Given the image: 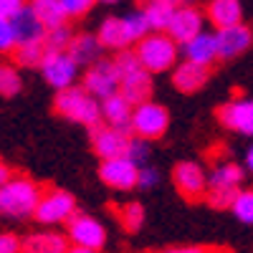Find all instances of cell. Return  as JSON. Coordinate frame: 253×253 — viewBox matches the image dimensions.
<instances>
[{"label": "cell", "instance_id": "obj_1", "mask_svg": "<svg viewBox=\"0 0 253 253\" xmlns=\"http://www.w3.org/2000/svg\"><path fill=\"white\" fill-rule=\"evenodd\" d=\"M41 195H43V187L36 185L31 177L13 175L0 187V218H13V220L33 218Z\"/></svg>", "mask_w": 253, "mask_h": 253}, {"label": "cell", "instance_id": "obj_2", "mask_svg": "<svg viewBox=\"0 0 253 253\" xmlns=\"http://www.w3.org/2000/svg\"><path fill=\"white\" fill-rule=\"evenodd\" d=\"M53 109L69 122H76V124H84L94 129L104 122L101 117V99H96L91 91H86L84 86H66L61 89L53 99Z\"/></svg>", "mask_w": 253, "mask_h": 253}, {"label": "cell", "instance_id": "obj_3", "mask_svg": "<svg viewBox=\"0 0 253 253\" xmlns=\"http://www.w3.org/2000/svg\"><path fill=\"white\" fill-rule=\"evenodd\" d=\"M134 53L150 74H165L177 66L180 43L167 31H152L134 43Z\"/></svg>", "mask_w": 253, "mask_h": 253}, {"label": "cell", "instance_id": "obj_4", "mask_svg": "<svg viewBox=\"0 0 253 253\" xmlns=\"http://www.w3.org/2000/svg\"><path fill=\"white\" fill-rule=\"evenodd\" d=\"M114 66L119 71V94H124L132 104H142L147 99H152V76L137 58L134 51L124 48V51H117L114 56Z\"/></svg>", "mask_w": 253, "mask_h": 253}, {"label": "cell", "instance_id": "obj_5", "mask_svg": "<svg viewBox=\"0 0 253 253\" xmlns=\"http://www.w3.org/2000/svg\"><path fill=\"white\" fill-rule=\"evenodd\" d=\"M243 180H246V167H241L238 162L215 165L213 170L208 172L205 200L218 210H228L230 203L236 200V195L243 190Z\"/></svg>", "mask_w": 253, "mask_h": 253}, {"label": "cell", "instance_id": "obj_6", "mask_svg": "<svg viewBox=\"0 0 253 253\" xmlns=\"http://www.w3.org/2000/svg\"><path fill=\"white\" fill-rule=\"evenodd\" d=\"M76 213V198L69 193V190H58V187H51V190H43V195L38 200V208L33 213V220L41 223V225H66L69 218Z\"/></svg>", "mask_w": 253, "mask_h": 253}, {"label": "cell", "instance_id": "obj_7", "mask_svg": "<svg viewBox=\"0 0 253 253\" xmlns=\"http://www.w3.org/2000/svg\"><path fill=\"white\" fill-rule=\"evenodd\" d=\"M167 126H170V112L162 104L147 99L142 104H134L132 112V134L144 137V139H160Z\"/></svg>", "mask_w": 253, "mask_h": 253}, {"label": "cell", "instance_id": "obj_8", "mask_svg": "<svg viewBox=\"0 0 253 253\" xmlns=\"http://www.w3.org/2000/svg\"><path fill=\"white\" fill-rule=\"evenodd\" d=\"M41 74H43L46 84L53 86L56 91L74 86L79 79V61L69 51H48L46 58L41 61Z\"/></svg>", "mask_w": 253, "mask_h": 253}, {"label": "cell", "instance_id": "obj_9", "mask_svg": "<svg viewBox=\"0 0 253 253\" xmlns=\"http://www.w3.org/2000/svg\"><path fill=\"white\" fill-rule=\"evenodd\" d=\"M84 89L91 91L96 99H109L119 91V71L114 58H99L89 63L84 71Z\"/></svg>", "mask_w": 253, "mask_h": 253}, {"label": "cell", "instance_id": "obj_10", "mask_svg": "<svg viewBox=\"0 0 253 253\" xmlns=\"http://www.w3.org/2000/svg\"><path fill=\"white\" fill-rule=\"evenodd\" d=\"M66 236L71 243L76 246H89V248H96L101 251L104 246H107V228H104V223L89 213H76L69 218L66 223Z\"/></svg>", "mask_w": 253, "mask_h": 253}, {"label": "cell", "instance_id": "obj_11", "mask_svg": "<svg viewBox=\"0 0 253 253\" xmlns=\"http://www.w3.org/2000/svg\"><path fill=\"white\" fill-rule=\"evenodd\" d=\"M137 177H139V165L132 162L126 155L112 157V160H101V165H99V180L112 190H119V193L134 190Z\"/></svg>", "mask_w": 253, "mask_h": 253}, {"label": "cell", "instance_id": "obj_12", "mask_svg": "<svg viewBox=\"0 0 253 253\" xmlns=\"http://www.w3.org/2000/svg\"><path fill=\"white\" fill-rule=\"evenodd\" d=\"M172 182L182 198L200 200L208 193V170L195 160H182L172 170Z\"/></svg>", "mask_w": 253, "mask_h": 253}, {"label": "cell", "instance_id": "obj_13", "mask_svg": "<svg viewBox=\"0 0 253 253\" xmlns=\"http://www.w3.org/2000/svg\"><path fill=\"white\" fill-rule=\"evenodd\" d=\"M129 139H132V132L117 129L112 124H99L91 129V150L99 160L122 157V155H126Z\"/></svg>", "mask_w": 253, "mask_h": 253}, {"label": "cell", "instance_id": "obj_14", "mask_svg": "<svg viewBox=\"0 0 253 253\" xmlns=\"http://www.w3.org/2000/svg\"><path fill=\"white\" fill-rule=\"evenodd\" d=\"M218 119L225 129L253 137V99L241 96V99L225 101L218 109Z\"/></svg>", "mask_w": 253, "mask_h": 253}, {"label": "cell", "instance_id": "obj_15", "mask_svg": "<svg viewBox=\"0 0 253 253\" xmlns=\"http://www.w3.org/2000/svg\"><path fill=\"white\" fill-rule=\"evenodd\" d=\"M205 20H208V18H205V10L190 5V3L177 5V8H175V15H172V20H170V28H167V33H170L177 43L182 46L185 41L195 38L200 31H205Z\"/></svg>", "mask_w": 253, "mask_h": 253}, {"label": "cell", "instance_id": "obj_16", "mask_svg": "<svg viewBox=\"0 0 253 253\" xmlns=\"http://www.w3.org/2000/svg\"><path fill=\"white\" fill-rule=\"evenodd\" d=\"M218 33V51H220V58H238L243 56L251 43H253V31L243 23H236V26H228V28H220L215 31Z\"/></svg>", "mask_w": 253, "mask_h": 253}, {"label": "cell", "instance_id": "obj_17", "mask_svg": "<svg viewBox=\"0 0 253 253\" xmlns=\"http://www.w3.org/2000/svg\"><path fill=\"white\" fill-rule=\"evenodd\" d=\"M210 79V66H203V63L195 61H180L172 69V86L182 94H195L200 91Z\"/></svg>", "mask_w": 253, "mask_h": 253}, {"label": "cell", "instance_id": "obj_18", "mask_svg": "<svg viewBox=\"0 0 253 253\" xmlns=\"http://www.w3.org/2000/svg\"><path fill=\"white\" fill-rule=\"evenodd\" d=\"M182 56L187 61H195V63H203V66H213L215 58H220V51H218V33H210V31H200L195 38L185 41L180 46Z\"/></svg>", "mask_w": 253, "mask_h": 253}, {"label": "cell", "instance_id": "obj_19", "mask_svg": "<svg viewBox=\"0 0 253 253\" xmlns=\"http://www.w3.org/2000/svg\"><path fill=\"white\" fill-rule=\"evenodd\" d=\"M132 112H134V104L119 91L109 99H101L104 124H112V126H117V129L132 132Z\"/></svg>", "mask_w": 253, "mask_h": 253}, {"label": "cell", "instance_id": "obj_20", "mask_svg": "<svg viewBox=\"0 0 253 253\" xmlns=\"http://www.w3.org/2000/svg\"><path fill=\"white\" fill-rule=\"evenodd\" d=\"M205 18L215 31L236 26L243 18V5H241V0H210L205 8Z\"/></svg>", "mask_w": 253, "mask_h": 253}, {"label": "cell", "instance_id": "obj_21", "mask_svg": "<svg viewBox=\"0 0 253 253\" xmlns=\"http://www.w3.org/2000/svg\"><path fill=\"white\" fill-rule=\"evenodd\" d=\"M69 246V236L58 230H38L23 238V253H66Z\"/></svg>", "mask_w": 253, "mask_h": 253}, {"label": "cell", "instance_id": "obj_22", "mask_svg": "<svg viewBox=\"0 0 253 253\" xmlns=\"http://www.w3.org/2000/svg\"><path fill=\"white\" fill-rule=\"evenodd\" d=\"M96 36L101 41V46L109 48V51H124V48L132 46V38H129V33H126L124 20L122 18H114V15L101 20Z\"/></svg>", "mask_w": 253, "mask_h": 253}, {"label": "cell", "instance_id": "obj_23", "mask_svg": "<svg viewBox=\"0 0 253 253\" xmlns=\"http://www.w3.org/2000/svg\"><path fill=\"white\" fill-rule=\"evenodd\" d=\"M13 26H15V33H18V43H28V41H43L46 38V26L41 23V18L33 13L31 3L13 18Z\"/></svg>", "mask_w": 253, "mask_h": 253}, {"label": "cell", "instance_id": "obj_24", "mask_svg": "<svg viewBox=\"0 0 253 253\" xmlns=\"http://www.w3.org/2000/svg\"><path fill=\"white\" fill-rule=\"evenodd\" d=\"M101 51H104V46L96 33H76L69 46V53L79 61V66H89V63L99 61Z\"/></svg>", "mask_w": 253, "mask_h": 253}, {"label": "cell", "instance_id": "obj_25", "mask_svg": "<svg viewBox=\"0 0 253 253\" xmlns=\"http://www.w3.org/2000/svg\"><path fill=\"white\" fill-rule=\"evenodd\" d=\"M31 8L41 18V23L46 26V31L58 28V26H63L69 20L66 10H63V5H61V0H31Z\"/></svg>", "mask_w": 253, "mask_h": 253}, {"label": "cell", "instance_id": "obj_26", "mask_svg": "<svg viewBox=\"0 0 253 253\" xmlns=\"http://www.w3.org/2000/svg\"><path fill=\"white\" fill-rule=\"evenodd\" d=\"M142 8L147 13V20H150L152 31H167L170 28V20L175 15V5L165 3V0H147Z\"/></svg>", "mask_w": 253, "mask_h": 253}, {"label": "cell", "instance_id": "obj_27", "mask_svg": "<svg viewBox=\"0 0 253 253\" xmlns=\"http://www.w3.org/2000/svg\"><path fill=\"white\" fill-rule=\"evenodd\" d=\"M15 63L18 66H26V69H33V66H41V61L46 58V43L43 41H28V43H18L15 46Z\"/></svg>", "mask_w": 253, "mask_h": 253}, {"label": "cell", "instance_id": "obj_28", "mask_svg": "<svg viewBox=\"0 0 253 253\" xmlns=\"http://www.w3.org/2000/svg\"><path fill=\"white\" fill-rule=\"evenodd\" d=\"M144 220H147V213H144L142 203L132 200V203H126V205L119 208V223H122V228L126 230V233H137V230H142Z\"/></svg>", "mask_w": 253, "mask_h": 253}, {"label": "cell", "instance_id": "obj_29", "mask_svg": "<svg viewBox=\"0 0 253 253\" xmlns=\"http://www.w3.org/2000/svg\"><path fill=\"white\" fill-rule=\"evenodd\" d=\"M122 20H124V26H126V33H129L132 43L142 41L147 33H152V26H150V20H147L144 8H134V10H129L126 15H122Z\"/></svg>", "mask_w": 253, "mask_h": 253}, {"label": "cell", "instance_id": "obj_30", "mask_svg": "<svg viewBox=\"0 0 253 253\" xmlns=\"http://www.w3.org/2000/svg\"><path fill=\"white\" fill-rule=\"evenodd\" d=\"M23 89V79L20 71L13 63H0V96H15Z\"/></svg>", "mask_w": 253, "mask_h": 253}, {"label": "cell", "instance_id": "obj_31", "mask_svg": "<svg viewBox=\"0 0 253 253\" xmlns=\"http://www.w3.org/2000/svg\"><path fill=\"white\" fill-rule=\"evenodd\" d=\"M230 213L236 215V220H241L243 225H253V190H241L236 195V200L230 203Z\"/></svg>", "mask_w": 253, "mask_h": 253}, {"label": "cell", "instance_id": "obj_32", "mask_svg": "<svg viewBox=\"0 0 253 253\" xmlns=\"http://www.w3.org/2000/svg\"><path fill=\"white\" fill-rule=\"evenodd\" d=\"M76 33H71V28L63 23L58 28H51L46 31V38H43V43H46V51H69L71 46V41H74Z\"/></svg>", "mask_w": 253, "mask_h": 253}, {"label": "cell", "instance_id": "obj_33", "mask_svg": "<svg viewBox=\"0 0 253 253\" xmlns=\"http://www.w3.org/2000/svg\"><path fill=\"white\" fill-rule=\"evenodd\" d=\"M126 157H129L132 162H137L139 167H142V165H147V160H150V139L132 134L129 147H126Z\"/></svg>", "mask_w": 253, "mask_h": 253}, {"label": "cell", "instance_id": "obj_34", "mask_svg": "<svg viewBox=\"0 0 253 253\" xmlns=\"http://www.w3.org/2000/svg\"><path fill=\"white\" fill-rule=\"evenodd\" d=\"M18 46V33L13 18H0V53H10Z\"/></svg>", "mask_w": 253, "mask_h": 253}, {"label": "cell", "instance_id": "obj_35", "mask_svg": "<svg viewBox=\"0 0 253 253\" xmlns=\"http://www.w3.org/2000/svg\"><path fill=\"white\" fill-rule=\"evenodd\" d=\"M94 3H99V0H61V5H63V10H66V15L69 18H84L91 8H94Z\"/></svg>", "mask_w": 253, "mask_h": 253}, {"label": "cell", "instance_id": "obj_36", "mask_svg": "<svg viewBox=\"0 0 253 253\" xmlns=\"http://www.w3.org/2000/svg\"><path fill=\"white\" fill-rule=\"evenodd\" d=\"M157 182H160V170L157 167H152L150 162L142 165L139 167V177H137V187L139 190H152V187H157Z\"/></svg>", "mask_w": 253, "mask_h": 253}, {"label": "cell", "instance_id": "obj_37", "mask_svg": "<svg viewBox=\"0 0 253 253\" xmlns=\"http://www.w3.org/2000/svg\"><path fill=\"white\" fill-rule=\"evenodd\" d=\"M0 253H23V238L15 233H0Z\"/></svg>", "mask_w": 253, "mask_h": 253}, {"label": "cell", "instance_id": "obj_38", "mask_svg": "<svg viewBox=\"0 0 253 253\" xmlns=\"http://www.w3.org/2000/svg\"><path fill=\"white\" fill-rule=\"evenodd\" d=\"M26 5V0H0V18H15Z\"/></svg>", "mask_w": 253, "mask_h": 253}, {"label": "cell", "instance_id": "obj_39", "mask_svg": "<svg viewBox=\"0 0 253 253\" xmlns=\"http://www.w3.org/2000/svg\"><path fill=\"white\" fill-rule=\"evenodd\" d=\"M157 253H210V248H205V246H175V248H165Z\"/></svg>", "mask_w": 253, "mask_h": 253}, {"label": "cell", "instance_id": "obj_40", "mask_svg": "<svg viewBox=\"0 0 253 253\" xmlns=\"http://www.w3.org/2000/svg\"><path fill=\"white\" fill-rule=\"evenodd\" d=\"M10 177H13V170H10V167H8L5 162H0V187H3Z\"/></svg>", "mask_w": 253, "mask_h": 253}, {"label": "cell", "instance_id": "obj_41", "mask_svg": "<svg viewBox=\"0 0 253 253\" xmlns=\"http://www.w3.org/2000/svg\"><path fill=\"white\" fill-rule=\"evenodd\" d=\"M66 253H101V251H96V248H89V246H76V243H71Z\"/></svg>", "mask_w": 253, "mask_h": 253}, {"label": "cell", "instance_id": "obj_42", "mask_svg": "<svg viewBox=\"0 0 253 253\" xmlns=\"http://www.w3.org/2000/svg\"><path fill=\"white\" fill-rule=\"evenodd\" d=\"M243 167H246V170L253 175V144L248 147V150H246V160H243Z\"/></svg>", "mask_w": 253, "mask_h": 253}, {"label": "cell", "instance_id": "obj_43", "mask_svg": "<svg viewBox=\"0 0 253 253\" xmlns=\"http://www.w3.org/2000/svg\"><path fill=\"white\" fill-rule=\"evenodd\" d=\"M165 3H170V5H175V8H177V5H185V3H190V0H165Z\"/></svg>", "mask_w": 253, "mask_h": 253}, {"label": "cell", "instance_id": "obj_44", "mask_svg": "<svg viewBox=\"0 0 253 253\" xmlns=\"http://www.w3.org/2000/svg\"><path fill=\"white\" fill-rule=\"evenodd\" d=\"M99 3H107V5H114V3H119V0H99Z\"/></svg>", "mask_w": 253, "mask_h": 253}]
</instances>
